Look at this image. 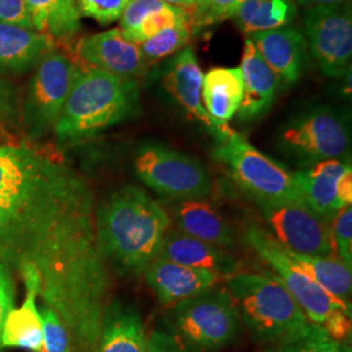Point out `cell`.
<instances>
[{
    "label": "cell",
    "mask_w": 352,
    "mask_h": 352,
    "mask_svg": "<svg viewBox=\"0 0 352 352\" xmlns=\"http://www.w3.org/2000/svg\"><path fill=\"white\" fill-rule=\"evenodd\" d=\"M244 82L239 67L212 68L202 81V103L217 128L228 138L234 129L228 122L239 111Z\"/></svg>",
    "instance_id": "22"
},
{
    "label": "cell",
    "mask_w": 352,
    "mask_h": 352,
    "mask_svg": "<svg viewBox=\"0 0 352 352\" xmlns=\"http://www.w3.org/2000/svg\"><path fill=\"white\" fill-rule=\"evenodd\" d=\"M340 343L324 329L311 325L300 337L278 344L276 352H338Z\"/></svg>",
    "instance_id": "31"
},
{
    "label": "cell",
    "mask_w": 352,
    "mask_h": 352,
    "mask_svg": "<svg viewBox=\"0 0 352 352\" xmlns=\"http://www.w3.org/2000/svg\"><path fill=\"white\" fill-rule=\"evenodd\" d=\"M202 81L204 72L195 49L192 46H186L176 54L168 65L164 77V88L189 116L201 123L218 142L226 139V136L214 124L204 107Z\"/></svg>",
    "instance_id": "15"
},
{
    "label": "cell",
    "mask_w": 352,
    "mask_h": 352,
    "mask_svg": "<svg viewBox=\"0 0 352 352\" xmlns=\"http://www.w3.org/2000/svg\"><path fill=\"white\" fill-rule=\"evenodd\" d=\"M213 157L256 202L304 201L292 173L235 131L217 142Z\"/></svg>",
    "instance_id": "6"
},
{
    "label": "cell",
    "mask_w": 352,
    "mask_h": 352,
    "mask_svg": "<svg viewBox=\"0 0 352 352\" xmlns=\"http://www.w3.org/2000/svg\"><path fill=\"white\" fill-rule=\"evenodd\" d=\"M278 145L307 167L327 160H347L351 151V126L338 110L329 106L315 107L292 118L282 128Z\"/></svg>",
    "instance_id": "8"
},
{
    "label": "cell",
    "mask_w": 352,
    "mask_h": 352,
    "mask_svg": "<svg viewBox=\"0 0 352 352\" xmlns=\"http://www.w3.org/2000/svg\"><path fill=\"white\" fill-rule=\"evenodd\" d=\"M179 25H192L190 14L179 7L166 4L164 8L148 14L129 39L141 45L164 29Z\"/></svg>",
    "instance_id": "29"
},
{
    "label": "cell",
    "mask_w": 352,
    "mask_h": 352,
    "mask_svg": "<svg viewBox=\"0 0 352 352\" xmlns=\"http://www.w3.org/2000/svg\"><path fill=\"white\" fill-rule=\"evenodd\" d=\"M331 236L337 257L342 263L352 266V208L344 206L330 222Z\"/></svg>",
    "instance_id": "34"
},
{
    "label": "cell",
    "mask_w": 352,
    "mask_h": 352,
    "mask_svg": "<svg viewBox=\"0 0 352 352\" xmlns=\"http://www.w3.org/2000/svg\"><path fill=\"white\" fill-rule=\"evenodd\" d=\"M166 4H170V6H174V7H179L192 16V13L195 12L200 4L202 3V0H161Z\"/></svg>",
    "instance_id": "42"
},
{
    "label": "cell",
    "mask_w": 352,
    "mask_h": 352,
    "mask_svg": "<svg viewBox=\"0 0 352 352\" xmlns=\"http://www.w3.org/2000/svg\"><path fill=\"white\" fill-rule=\"evenodd\" d=\"M285 252L307 277L311 278L340 302L351 307L352 273L350 266L342 263L338 257L308 256L287 251L286 248Z\"/></svg>",
    "instance_id": "25"
},
{
    "label": "cell",
    "mask_w": 352,
    "mask_h": 352,
    "mask_svg": "<svg viewBox=\"0 0 352 352\" xmlns=\"http://www.w3.org/2000/svg\"><path fill=\"white\" fill-rule=\"evenodd\" d=\"M295 4L302 6L304 10L308 8H316V7H327V6H338L344 4L351 0H292Z\"/></svg>",
    "instance_id": "41"
},
{
    "label": "cell",
    "mask_w": 352,
    "mask_h": 352,
    "mask_svg": "<svg viewBox=\"0 0 352 352\" xmlns=\"http://www.w3.org/2000/svg\"><path fill=\"white\" fill-rule=\"evenodd\" d=\"M78 55L90 67L132 80L146 75L151 65L140 45L128 39L119 28L82 38Z\"/></svg>",
    "instance_id": "13"
},
{
    "label": "cell",
    "mask_w": 352,
    "mask_h": 352,
    "mask_svg": "<svg viewBox=\"0 0 352 352\" xmlns=\"http://www.w3.org/2000/svg\"><path fill=\"white\" fill-rule=\"evenodd\" d=\"M80 16L93 19L101 25L119 21L131 0H75Z\"/></svg>",
    "instance_id": "33"
},
{
    "label": "cell",
    "mask_w": 352,
    "mask_h": 352,
    "mask_svg": "<svg viewBox=\"0 0 352 352\" xmlns=\"http://www.w3.org/2000/svg\"><path fill=\"white\" fill-rule=\"evenodd\" d=\"M265 63L276 74L282 89L296 84L308 56V43L302 30L295 26H282L250 36Z\"/></svg>",
    "instance_id": "14"
},
{
    "label": "cell",
    "mask_w": 352,
    "mask_h": 352,
    "mask_svg": "<svg viewBox=\"0 0 352 352\" xmlns=\"http://www.w3.org/2000/svg\"><path fill=\"white\" fill-rule=\"evenodd\" d=\"M76 69L72 60L56 49L33 69L20 103V123L32 141L45 139L54 132L72 88Z\"/></svg>",
    "instance_id": "9"
},
{
    "label": "cell",
    "mask_w": 352,
    "mask_h": 352,
    "mask_svg": "<svg viewBox=\"0 0 352 352\" xmlns=\"http://www.w3.org/2000/svg\"><path fill=\"white\" fill-rule=\"evenodd\" d=\"M20 100L8 81L0 78V123L14 126L20 120Z\"/></svg>",
    "instance_id": "37"
},
{
    "label": "cell",
    "mask_w": 352,
    "mask_h": 352,
    "mask_svg": "<svg viewBox=\"0 0 352 352\" xmlns=\"http://www.w3.org/2000/svg\"><path fill=\"white\" fill-rule=\"evenodd\" d=\"M337 193L342 206H350L352 204V168H347L340 176Z\"/></svg>",
    "instance_id": "40"
},
{
    "label": "cell",
    "mask_w": 352,
    "mask_h": 352,
    "mask_svg": "<svg viewBox=\"0 0 352 352\" xmlns=\"http://www.w3.org/2000/svg\"><path fill=\"white\" fill-rule=\"evenodd\" d=\"M244 93L238 116L240 120H254L267 113L276 101L280 82L270 67L256 50L250 38L245 39L240 64Z\"/></svg>",
    "instance_id": "17"
},
{
    "label": "cell",
    "mask_w": 352,
    "mask_h": 352,
    "mask_svg": "<svg viewBox=\"0 0 352 352\" xmlns=\"http://www.w3.org/2000/svg\"><path fill=\"white\" fill-rule=\"evenodd\" d=\"M296 13L298 7L292 0H243L232 20L250 37L289 25Z\"/></svg>",
    "instance_id": "27"
},
{
    "label": "cell",
    "mask_w": 352,
    "mask_h": 352,
    "mask_svg": "<svg viewBox=\"0 0 352 352\" xmlns=\"http://www.w3.org/2000/svg\"><path fill=\"white\" fill-rule=\"evenodd\" d=\"M166 324L189 344L213 351L235 340L240 317L227 289H212L174 304L166 315Z\"/></svg>",
    "instance_id": "7"
},
{
    "label": "cell",
    "mask_w": 352,
    "mask_h": 352,
    "mask_svg": "<svg viewBox=\"0 0 352 352\" xmlns=\"http://www.w3.org/2000/svg\"><path fill=\"white\" fill-rule=\"evenodd\" d=\"M33 28L52 39H68L81 28L75 0H24Z\"/></svg>",
    "instance_id": "26"
},
{
    "label": "cell",
    "mask_w": 352,
    "mask_h": 352,
    "mask_svg": "<svg viewBox=\"0 0 352 352\" xmlns=\"http://www.w3.org/2000/svg\"><path fill=\"white\" fill-rule=\"evenodd\" d=\"M139 109L138 80L90 65L77 68L54 135L60 145L77 144L126 122Z\"/></svg>",
    "instance_id": "3"
},
{
    "label": "cell",
    "mask_w": 352,
    "mask_h": 352,
    "mask_svg": "<svg viewBox=\"0 0 352 352\" xmlns=\"http://www.w3.org/2000/svg\"><path fill=\"white\" fill-rule=\"evenodd\" d=\"M145 352H204L171 331L155 329L145 340Z\"/></svg>",
    "instance_id": "36"
},
{
    "label": "cell",
    "mask_w": 352,
    "mask_h": 352,
    "mask_svg": "<svg viewBox=\"0 0 352 352\" xmlns=\"http://www.w3.org/2000/svg\"><path fill=\"white\" fill-rule=\"evenodd\" d=\"M338 352H351V344H350V342H349V343H347V340L340 342V351Z\"/></svg>",
    "instance_id": "43"
},
{
    "label": "cell",
    "mask_w": 352,
    "mask_h": 352,
    "mask_svg": "<svg viewBox=\"0 0 352 352\" xmlns=\"http://www.w3.org/2000/svg\"><path fill=\"white\" fill-rule=\"evenodd\" d=\"M39 311L43 329V352H71V338L60 317L47 305Z\"/></svg>",
    "instance_id": "32"
},
{
    "label": "cell",
    "mask_w": 352,
    "mask_h": 352,
    "mask_svg": "<svg viewBox=\"0 0 352 352\" xmlns=\"http://www.w3.org/2000/svg\"><path fill=\"white\" fill-rule=\"evenodd\" d=\"M54 49V39L36 29L0 21V76L33 71Z\"/></svg>",
    "instance_id": "19"
},
{
    "label": "cell",
    "mask_w": 352,
    "mask_h": 352,
    "mask_svg": "<svg viewBox=\"0 0 352 352\" xmlns=\"http://www.w3.org/2000/svg\"><path fill=\"white\" fill-rule=\"evenodd\" d=\"M14 308V283L8 266L0 263V342L6 318Z\"/></svg>",
    "instance_id": "38"
},
{
    "label": "cell",
    "mask_w": 352,
    "mask_h": 352,
    "mask_svg": "<svg viewBox=\"0 0 352 352\" xmlns=\"http://www.w3.org/2000/svg\"><path fill=\"white\" fill-rule=\"evenodd\" d=\"M243 0H202L200 7L192 13V32L223 23L232 19Z\"/></svg>",
    "instance_id": "30"
},
{
    "label": "cell",
    "mask_w": 352,
    "mask_h": 352,
    "mask_svg": "<svg viewBox=\"0 0 352 352\" xmlns=\"http://www.w3.org/2000/svg\"><path fill=\"white\" fill-rule=\"evenodd\" d=\"M267 226L287 251L337 257L331 226L304 201L257 202Z\"/></svg>",
    "instance_id": "12"
},
{
    "label": "cell",
    "mask_w": 352,
    "mask_h": 352,
    "mask_svg": "<svg viewBox=\"0 0 352 352\" xmlns=\"http://www.w3.org/2000/svg\"><path fill=\"white\" fill-rule=\"evenodd\" d=\"M20 276L25 283V299L21 307L12 308L7 316L0 347L43 352L42 317L37 305V298L39 296L37 270L28 266L20 273Z\"/></svg>",
    "instance_id": "18"
},
{
    "label": "cell",
    "mask_w": 352,
    "mask_h": 352,
    "mask_svg": "<svg viewBox=\"0 0 352 352\" xmlns=\"http://www.w3.org/2000/svg\"><path fill=\"white\" fill-rule=\"evenodd\" d=\"M0 21L34 29L24 0H0Z\"/></svg>",
    "instance_id": "39"
},
{
    "label": "cell",
    "mask_w": 352,
    "mask_h": 352,
    "mask_svg": "<svg viewBox=\"0 0 352 352\" xmlns=\"http://www.w3.org/2000/svg\"><path fill=\"white\" fill-rule=\"evenodd\" d=\"M164 6L166 3L161 0H131L119 20V29L129 39L148 14L164 8Z\"/></svg>",
    "instance_id": "35"
},
{
    "label": "cell",
    "mask_w": 352,
    "mask_h": 352,
    "mask_svg": "<svg viewBox=\"0 0 352 352\" xmlns=\"http://www.w3.org/2000/svg\"><path fill=\"white\" fill-rule=\"evenodd\" d=\"M171 219L164 208L136 186H124L97 206V234L109 263L141 274L158 256Z\"/></svg>",
    "instance_id": "2"
},
{
    "label": "cell",
    "mask_w": 352,
    "mask_h": 352,
    "mask_svg": "<svg viewBox=\"0 0 352 352\" xmlns=\"http://www.w3.org/2000/svg\"><path fill=\"white\" fill-rule=\"evenodd\" d=\"M192 25H179L164 29L140 45L148 63L162 60L188 46Z\"/></svg>",
    "instance_id": "28"
},
{
    "label": "cell",
    "mask_w": 352,
    "mask_h": 352,
    "mask_svg": "<svg viewBox=\"0 0 352 352\" xmlns=\"http://www.w3.org/2000/svg\"><path fill=\"white\" fill-rule=\"evenodd\" d=\"M0 263L19 274L34 267L71 352H96L111 279L93 190L71 166L24 144L0 145Z\"/></svg>",
    "instance_id": "1"
},
{
    "label": "cell",
    "mask_w": 352,
    "mask_h": 352,
    "mask_svg": "<svg viewBox=\"0 0 352 352\" xmlns=\"http://www.w3.org/2000/svg\"><path fill=\"white\" fill-rule=\"evenodd\" d=\"M175 264L202 269L218 276H234L238 272L235 257L213 244L192 238L179 230L167 231L158 256Z\"/></svg>",
    "instance_id": "21"
},
{
    "label": "cell",
    "mask_w": 352,
    "mask_h": 352,
    "mask_svg": "<svg viewBox=\"0 0 352 352\" xmlns=\"http://www.w3.org/2000/svg\"><path fill=\"white\" fill-rule=\"evenodd\" d=\"M148 286L166 305H174L214 289L221 276L155 257L144 272Z\"/></svg>",
    "instance_id": "16"
},
{
    "label": "cell",
    "mask_w": 352,
    "mask_h": 352,
    "mask_svg": "<svg viewBox=\"0 0 352 352\" xmlns=\"http://www.w3.org/2000/svg\"><path fill=\"white\" fill-rule=\"evenodd\" d=\"M173 213L177 230L186 235L219 248L232 247L235 244V235L231 226L221 213L206 201H177Z\"/></svg>",
    "instance_id": "23"
},
{
    "label": "cell",
    "mask_w": 352,
    "mask_h": 352,
    "mask_svg": "<svg viewBox=\"0 0 352 352\" xmlns=\"http://www.w3.org/2000/svg\"><path fill=\"white\" fill-rule=\"evenodd\" d=\"M133 164L140 180L167 199L202 200L212 192L210 176L199 160L162 144L141 145Z\"/></svg>",
    "instance_id": "10"
},
{
    "label": "cell",
    "mask_w": 352,
    "mask_h": 352,
    "mask_svg": "<svg viewBox=\"0 0 352 352\" xmlns=\"http://www.w3.org/2000/svg\"><path fill=\"white\" fill-rule=\"evenodd\" d=\"M247 243L269 265L276 277L302 308L309 324L321 327L338 342L351 338V307L318 286L291 261L282 244L261 227L252 225L245 232Z\"/></svg>",
    "instance_id": "5"
},
{
    "label": "cell",
    "mask_w": 352,
    "mask_h": 352,
    "mask_svg": "<svg viewBox=\"0 0 352 352\" xmlns=\"http://www.w3.org/2000/svg\"><path fill=\"white\" fill-rule=\"evenodd\" d=\"M226 289L240 321L256 340L278 346L300 337L312 325L276 276L236 273L227 279Z\"/></svg>",
    "instance_id": "4"
},
{
    "label": "cell",
    "mask_w": 352,
    "mask_h": 352,
    "mask_svg": "<svg viewBox=\"0 0 352 352\" xmlns=\"http://www.w3.org/2000/svg\"><path fill=\"white\" fill-rule=\"evenodd\" d=\"M351 167L350 160H327L307 170L292 173L304 202L327 222L343 209L337 187L340 176Z\"/></svg>",
    "instance_id": "20"
},
{
    "label": "cell",
    "mask_w": 352,
    "mask_h": 352,
    "mask_svg": "<svg viewBox=\"0 0 352 352\" xmlns=\"http://www.w3.org/2000/svg\"><path fill=\"white\" fill-rule=\"evenodd\" d=\"M304 36L308 50L324 75H347L352 60L351 1L304 10Z\"/></svg>",
    "instance_id": "11"
},
{
    "label": "cell",
    "mask_w": 352,
    "mask_h": 352,
    "mask_svg": "<svg viewBox=\"0 0 352 352\" xmlns=\"http://www.w3.org/2000/svg\"><path fill=\"white\" fill-rule=\"evenodd\" d=\"M145 330L139 312L126 304L109 305L96 352H145Z\"/></svg>",
    "instance_id": "24"
}]
</instances>
